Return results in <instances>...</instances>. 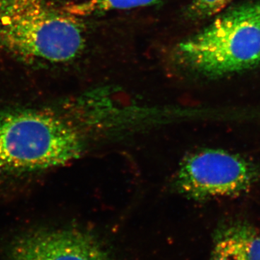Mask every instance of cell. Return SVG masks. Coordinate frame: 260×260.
I'll return each instance as SVG.
<instances>
[{
  "mask_svg": "<svg viewBox=\"0 0 260 260\" xmlns=\"http://www.w3.org/2000/svg\"><path fill=\"white\" fill-rule=\"evenodd\" d=\"M85 46L78 17L55 0H0V51L19 60L60 64Z\"/></svg>",
  "mask_w": 260,
  "mask_h": 260,
  "instance_id": "1",
  "label": "cell"
},
{
  "mask_svg": "<svg viewBox=\"0 0 260 260\" xmlns=\"http://www.w3.org/2000/svg\"><path fill=\"white\" fill-rule=\"evenodd\" d=\"M84 149L76 128L54 113L35 108L0 111V176L62 167L79 158Z\"/></svg>",
  "mask_w": 260,
  "mask_h": 260,
  "instance_id": "2",
  "label": "cell"
},
{
  "mask_svg": "<svg viewBox=\"0 0 260 260\" xmlns=\"http://www.w3.org/2000/svg\"><path fill=\"white\" fill-rule=\"evenodd\" d=\"M179 69L207 78L242 73L260 64V0L230 8L172 51Z\"/></svg>",
  "mask_w": 260,
  "mask_h": 260,
  "instance_id": "3",
  "label": "cell"
},
{
  "mask_svg": "<svg viewBox=\"0 0 260 260\" xmlns=\"http://www.w3.org/2000/svg\"><path fill=\"white\" fill-rule=\"evenodd\" d=\"M260 180V168L237 154L203 149L187 155L174 177V189L188 199L203 201L237 197Z\"/></svg>",
  "mask_w": 260,
  "mask_h": 260,
  "instance_id": "4",
  "label": "cell"
},
{
  "mask_svg": "<svg viewBox=\"0 0 260 260\" xmlns=\"http://www.w3.org/2000/svg\"><path fill=\"white\" fill-rule=\"evenodd\" d=\"M6 260H110L91 235L75 229H39L12 243Z\"/></svg>",
  "mask_w": 260,
  "mask_h": 260,
  "instance_id": "5",
  "label": "cell"
},
{
  "mask_svg": "<svg viewBox=\"0 0 260 260\" xmlns=\"http://www.w3.org/2000/svg\"><path fill=\"white\" fill-rule=\"evenodd\" d=\"M256 229L242 220H232L219 226L210 260H249V246Z\"/></svg>",
  "mask_w": 260,
  "mask_h": 260,
  "instance_id": "6",
  "label": "cell"
},
{
  "mask_svg": "<svg viewBox=\"0 0 260 260\" xmlns=\"http://www.w3.org/2000/svg\"><path fill=\"white\" fill-rule=\"evenodd\" d=\"M164 0H85L82 3L66 5L71 14L83 17L96 16L114 10H124L150 6Z\"/></svg>",
  "mask_w": 260,
  "mask_h": 260,
  "instance_id": "7",
  "label": "cell"
},
{
  "mask_svg": "<svg viewBox=\"0 0 260 260\" xmlns=\"http://www.w3.org/2000/svg\"><path fill=\"white\" fill-rule=\"evenodd\" d=\"M233 0H191L184 11V17L191 21L205 20L225 9Z\"/></svg>",
  "mask_w": 260,
  "mask_h": 260,
  "instance_id": "8",
  "label": "cell"
},
{
  "mask_svg": "<svg viewBox=\"0 0 260 260\" xmlns=\"http://www.w3.org/2000/svg\"><path fill=\"white\" fill-rule=\"evenodd\" d=\"M249 260H260V231L256 229L249 246Z\"/></svg>",
  "mask_w": 260,
  "mask_h": 260,
  "instance_id": "9",
  "label": "cell"
}]
</instances>
